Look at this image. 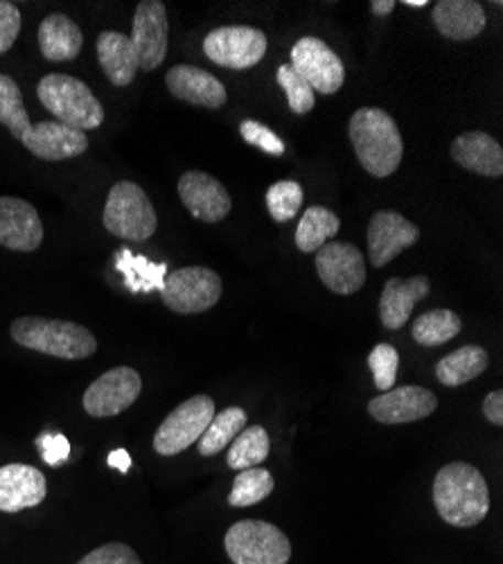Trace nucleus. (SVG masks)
<instances>
[{"label":"nucleus","instance_id":"obj_1","mask_svg":"<svg viewBox=\"0 0 503 564\" xmlns=\"http://www.w3.org/2000/svg\"><path fill=\"white\" fill-rule=\"evenodd\" d=\"M436 512L453 529H472L490 512V490L485 477L470 463L445 465L434 479Z\"/></svg>","mask_w":503,"mask_h":564},{"label":"nucleus","instance_id":"obj_2","mask_svg":"<svg viewBox=\"0 0 503 564\" xmlns=\"http://www.w3.org/2000/svg\"><path fill=\"white\" fill-rule=\"evenodd\" d=\"M350 140L361 167L378 176H391L404 156L402 133L395 120L375 107H363L354 111L350 120Z\"/></svg>","mask_w":503,"mask_h":564},{"label":"nucleus","instance_id":"obj_3","mask_svg":"<svg viewBox=\"0 0 503 564\" xmlns=\"http://www.w3.org/2000/svg\"><path fill=\"white\" fill-rule=\"evenodd\" d=\"M10 333L12 339L28 350H36L41 355H51L68 361L86 359L98 350L94 333L73 321L21 316L12 323Z\"/></svg>","mask_w":503,"mask_h":564},{"label":"nucleus","instance_id":"obj_4","mask_svg":"<svg viewBox=\"0 0 503 564\" xmlns=\"http://www.w3.org/2000/svg\"><path fill=\"white\" fill-rule=\"evenodd\" d=\"M36 96L41 105L57 118V122L77 131L98 129L105 122L102 102L81 79L70 75H45L36 86Z\"/></svg>","mask_w":503,"mask_h":564},{"label":"nucleus","instance_id":"obj_5","mask_svg":"<svg viewBox=\"0 0 503 564\" xmlns=\"http://www.w3.org/2000/svg\"><path fill=\"white\" fill-rule=\"evenodd\" d=\"M105 228L127 242H145L158 228V217L141 185L120 181L105 206Z\"/></svg>","mask_w":503,"mask_h":564},{"label":"nucleus","instance_id":"obj_6","mask_svg":"<svg viewBox=\"0 0 503 564\" xmlns=\"http://www.w3.org/2000/svg\"><path fill=\"white\" fill-rule=\"evenodd\" d=\"M223 546L233 564H287L292 560L289 538L262 520L233 524L223 538Z\"/></svg>","mask_w":503,"mask_h":564},{"label":"nucleus","instance_id":"obj_7","mask_svg":"<svg viewBox=\"0 0 503 564\" xmlns=\"http://www.w3.org/2000/svg\"><path fill=\"white\" fill-rule=\"evenodd\" d=\"M161 299L176 314H201L219 303L221 278L208 267H183L165 278Z\"/></svg>","mask_w":503,"mask_h":564},{"label":"nucleus","instance_id":"obj_8","mask_svg":"<svg viewBox=\"0 0 503 564\" xmlns=\"http://www.w3.org/2000/svg\"><path fill=\"white\" fill-rule=\"evenodd\" d=\"M215 402L208 395H195L178 404L156 430L154 449L161 456H176L190 445L199 443L215 417Z\"/></svg>","mask_w":503,"mask_h":564},{"label":"nucleus","instance_id":"obj_9","mask_svg":"<svg viewBox=\"0 0 503 564\" xmlns=\"http://www.w3.org/2000/svg\"><path fill=\"white\" fill-rule=\"evenodd\" d=\"M206 57L223 68L247 70L266 55L264 32L247 25H226L212 30L204 41Z\"/></svg>","mask_w":503,"mask_h":564},{"label":"nucleus","instance_id":"obj_10","mask_svg":"<svg viewBox=\"0 0 503 564\" xmlns=\"http://www.w3.org/2000/svg\"><path fill=\"white\" fill-rule=\"evenodd\" d=\"M292 68L311 86L314 93H324V96H332L346 79L343 62L326 41L316 36H305L294 45Z\"/></svg>","mask_w":503,"mask_h":564},{"label":"nucleus","instance_id":"obj_11","mask_svg":"<svg viewBox=\"0 0 503 564\" xmlns=\"http://www.w3.org/2000/svg\"><path fill=\"white\" fill-rule=\"evenodd\" d=\"M143 391L141 375L129 366H118L90 384L84 393V409L94 417H113L127 411Z\"/></svg>","mask_w":503,"mask_h":564},{"label":"nucleus","instance_id":"obj_12","mask_svg":"<svg viewBox=\"0 0 503 564\" xmlns=\"http://www.w3.org/2000/svg\"><path fill=\"white\" fill-rule=\"evenodd\" d=\"M316 271L324 285L339 296L357 294L365 282L363 256L350 242H328L318 249Z\"/></svg>","mask_w":503,"mask_h":564},{"label":"nucleus","instance_id":"obj_13","mask_svg":"<svg viewBox=\"0 0 503 564\" xmlns=\"http://www.w3.org/2000/svg\"><path fill=\"white\" fill-rule=\"evenodd\" d=\"M131 45L139 57V68L145 73L156 70L167 55V12L158 0H143L135 8Z\"/></svg>","mask_w":503,"mask_h":564},{"label":"nucleus","instance_id":"obj_14","mask_svg":"<svg viewBox=\"0 0 503 564\" xmlns=\"http://www.w3.org/2000/svg\"><path fill=\"white\" fill-rule=\"evenodd\" d=\"M420 240V228L393 210H380L369 224V256L373 267L382 269L404 249Z\"/></svg>","mask_w":503,"mask_h":564},{"label":"nucleus","instance_id":"obj_15","mask_svg":"<svg viewBox=\"0 0 503 564\" xmlns=\"http://www.w3.org/2000/svg\"><path fill=\"white\" fill-rule=\"evenodd\" d=\"M178 197L190 215L206 224L221 221L233 208L231 195L210 174L193 170L178 178Z\"/></svg>","mask_w":503,"mask_h":564},{"label":"nucleus","instance_id":"obj_16","mask_svg":"<svg viewBox=\"0 0 503 564\" xmlns=\"http://www.w3.org/2000/svg\"><path fill=\"white\" fill-rule=\"evenodd\" d=\"M436 409V395L423 387H397L369 402V413L382 425H408L429 417Z\"/></svg>","mask_w":503,"mask_h":564},{"label":"nucleus","instance_id":"obj_17","mask_svg":"<svg viewBox=\"0 0 503 564\" xmlns=\"http://www.w3.org/2000/svg\"><path fill=\"white\" fill-rule=\"evenodd\" d=\"M21 143L41 161H66L81 156L88 150V138L84 131L66 127L57 120L32 124L21 138Z\"/></svg>","mask_w":503,"mask_h":564},{"label":"nucleus","instance_id":"obj_18","mask_svg":"<svg viewBox=\"0 0 503 564\" xmlns=\"http://www.w3.org/2000/svg\"><path fill=\"white\" fill-rule=\"evenodd\" d=\"M43 242V224L32 204L17 197H0V245L30 253Z\"/></svg>","mask_w":503,"mask_h":564},{"label":"nucleus","instance_id":"obj_19","mask_svg":"<svg viewBox=\"0 0 503 564\" xmlns=\"http://www.w3.org/2000/svg\"><path fill=\"white\" fill-rule=\"evenodd\" d=\"M48 495V484L41 469L23 463L0 467V510L21 512L39 506Z\"/></svg>","mask_w":503,"mask_h":564},{"label":"nucleus","instance_id":"obj_20","mask_svg":"<svg viewBox=\"0 0 503 564\" xmlns=\"http://www.w3.org/2000/svg\"><path fill=\"white\" fill-rule=\"evenodd\" d=\"M165 84L174 98L206 109H221L226 105V86L210 73L178 64L165 75Z\"/></svg>","mask_w":503,"mask_h":564},{"label":"nucleus","instance_id":"obj_21","mask_svg":"<svg viewBox=\"0 0 503 564\" xmlns=\"http://www.w3.org/2000/svg\"><path fill=\"white\" fill-rule=\"evenodd\" d=\"M429 280L425 275H416L411 280L391 278L380 299V318L386 330H400L414 314V307L427 299Z\"/></svg>","mask_w":503,"mask_h":564},{"label":"nucleus","instance_id":"obj_22","mask_svg":"<svg viewBox=\"0 0 503 564\" xmlns=\"http://www.w3.org/2000/svg\"><path fill=\"white\" fill-rule=\"evenodd\" d=\"M451 156L463 170L499 178L503 174V150L490 133L468 131L453 140Z\"/></svg>","mask_w":503,"mask_h":564},{"label":"nucleus","instance_id":"obj_23","mask_svg":"<svg viewBox=\"0 0 503 564\" xmlns=\"http://www.w3.org/2000/svg\"><path fill=\"white\" fill-rule=\"evenodd\" d=\"M436 30L451 41H472L485 30V10L474 0H440L434 8Z\"/></svg>","mask_w":503,"mask_h":564},{"label":"nucleus","instance_id":"obj_24","mask_svg":"<svg viewBox=\"0 0 503 564\" xmlns=\"http://www.w3.org/2000/svg\"><path fill=\"white\" fill-rule=\"evenodd\" d=\"M81 30L66 14H51L39 25V48L48 62H73L81 53Z\"/></svg>","mask_w":503,"mask_h":564},{"label":"nucleus","instance_id":"obj_25","mask_svg":"<svg viewBox=\"0 0 503 564\" xmlns=\"http://www.w3.org/2000/svg\"><path fill=\"white\" fill-rule=\"evenodd\" d=\"M98 59L113 86H129L139 70V57L122 32L107 30L98 36Z\"/></svg>","mask_w":503,"mask_h":564},{"label":"nucleus","instance_id":"obj_26","mask_svg":"<svg viewBox=\"0 0 503 564\" xmlns=\"http://www.w3.org/2000/svg\"><path fill=\"white\" fill-rule=\"evenodd\" d=\"M490 366V355L481 346H463L459 350H453L445 355L436 364V378L442 387H463L472 382L474 378Z\"/></svg>","mask_w":503,"mask_h":564},{"label":"nucleus","instance_id":"obj_27","mask_svg":"<svg viewBox=\"0 0 503 564\" xmlns=\"http://www.w3.org/2000/svg\"><path fill=\"white\" fill-rule=\"evenodd\" d=\"M116 269L124 275V285L133 292H154L163 290V282L167 278L165 262H152L145 256H133L129 249H120L116 253Z\"/></svg>","mask_w":503,"mask_h":564},{"label":"nucleus","instance_id":"obj_28","mask_svg":"<svg viewBox=\"0 0 503 564\" xmlns=\"http://www.w3.org/2000/svg\"><path fill=\"white\" fill-rule=\"evenodd\" d=\"M339 217L321 206H309L296 228V247L303 253H316L339 232Z\"/></svg>","mask_w":503,"mask_h":564},{"label":"nucleus","instance_id":"obj_29","mask_svg":"<svg viewBox=\"0 0 503 564\" xmlns=\"http://www.w3.org/2000/svg\"><path fill=\"white\" fill-rule=\"evenodd\" d=\"M247 422H249L247 411L240 406H228L215 413L208 430L199 438V454L206 458L217 456L221 449H226L240 436V432L247 427Z\"/></svg>","mask_w":503,"mask_h":564},{"label":"nucleus","instance_id":"obj_30","mask_svg":"<svg viewBox=\"0 0 503 564\" xmlns=\"http://www.w3.org/2000/svg\"><path fill=\"white\" fill-rule=\"evenodd\" d=\"M461 327H463V323H461L459 314H453L449 310H431L416 318L414 333L411 335H414L418 346L436 348V346L451 341L453 337H459Z\"/></svg>","mask_w":503,"mask_h":564},{"label":"nucleus","instance_id":"obj_31","mask_svg":"<svg viewBox=\"0 0 503 564\" xmlns=\"http://www.w3.org/2000/svg\"><path fill=\"white\" fill-rule=\"evenodd\" d=\"M271 452V441L264 427L253 425L244 427L240 436L231 443V449H228V467L236 469V473H242V469L258 467L262 460L269 458Z\"/></svg>","mask_w":503,"mask_h":564},{"label":"nucleus","instance_id":"obj_32","mask_svg":"<svg viewBox=\"0 0 503 564\" xmlns=\"http://www.w3.org/2000/svg\"><path fill=\"white\" fill-rule=\"evenodd\" d=\"M273 488H276V481H273L269 469L264 467L242 469V473L236 477L231 495H228V503L233 508L255 506L264 501L273 492Z\"/></svg>","mask_w":503,"mask_h":564},{"label":"nucleus","instance_id":"obj_33","mask_svg":"<svg viewBox=\"0 0 503 564\" xmlns=\"http://www.w3.org/2000/svg\"><path fill=\"white\" fill-rule=\"evenodd\" d=\"M0 124L8 127L14 138H23L25 131L32 127L30 116L23 107V96L19 84L8 77L0 75Z\"/></svg>","mask_w":503,"mask_h":564},{"label":"nucleus","instance_id":"obj_34","mask_svg":"<svg viewBox=\"0 0 503 564\" xmlns=\"http://www.w3.org/2000/svg\"><path fill=\"white\" fill-rule=\"evenodd\" d=\"M303 206V187L296 181H278L266 191L269 215L285 224L292 221Z\"/></svg>","mask_w":503,"mask_h":564},{"label":"nucleus","instance_id":"obj_35","mask_svg":"<svg viewBox=\"0 0 503 564\" xmlns=\"http://www.w3.org/2000/svg\"><path fill=\"white\" fill-rule=\"evenodd\" d=\"M278 84L283 86V90L287 93V100H289V107L296 116H305L314 109L316 105V98H314V90L311 86L292 68V64H283L278 68V75H276Z\"/></svg>","mask_w":503,"mask_h":564},{"label":"nucleus","instance_id":"obj_36","mask_svg":"<svg viewBox=\"0 0 503 564\" xmlns=\"http://www.w3.org/2000/svg\"><path fill=\"white\" fill-rule=\"evenodd\" d=\"M369 366L373 370L375 387L386 393L395 387L397 380V368H400V355L391 344H380L373 348L369 357Z\"/></svg>","mask_w":503,"mask_h":564},{"label":"nucleus","instance_id":"obj_37","mask_svg":"<svg viewBox=\"0 0 503 564\" xmlns=\"http://www.w3.org/2000/svg\"><path fill=\"white\" fill-rule=\"evenodd\" d=\"M240 133L247 140L249 145L262 150L264 154L271 156H283L285 154V143L278 138V133H273L266 124L255 122V120H244L240 124Z\"/></svg>","mask_w":503,"mask_h":564},{"label":"nucleus","instance_id":"obj_38","mask_svg":"<svg viewBox=\"0 0 503 564\" xmlns=\"http://www.w3.org/2000/svg\"><path fill=\"white\" fill-rule=\"evenodd\" d=\"M77 564H143V562L131 546L111 542L86 553Z\"/></svg>","mask_w":503,"mask_h":564},{"label":"nucleus","instance_id":"obj_39","mask_svg":"<svg viewBox=\"0 0 503 564\" xmlns=\"http://www.w3.org/2000/svg\"><path fill=\"white\" fill-rule=\"evenodd\" d=\"M21 32V12L14 3L0 0V55H6Z\"/></svg>","mask_w":503,"mask_h":564},{"label":"nucleus","instance_id":"obj_40","mask_svg":"<svg viewBox=\"0 0 503 564\" xmlns=\"http://www.w3.org/2000/svg\"><path fill=\"white\" fill-rule=\"evenodd\" d=\"M36 443H39V447L43 452V460L48 463V465H53V467L64 465L68 460V456H70V443L62 434H57V436L55 434H43Z\"/></svg>","mask_w":503,"mask_h":564},{"label":"nucleus","instance_id":"obj_41","mask_svg":"<svg viewBox=\"0 0 503 564\" xmlns=\"http://www.w3.org/2000/svg\"><path fill=\"white\" fill-rule=\"evenodd\" d=\"M483 415L492 425L501 427L503 425V391H492L485 400H483Z\"/></svg>","mask_w":503,"mask_h":564},{"label":"nucleus","instance_id":"obj_42","mask_svg":"<svg viewBox=\"0 0 503 564\" xmlns=\"http://www.w3.org/2000/svg\"><path fill=\"white\" fill-rule=\"evenodd\" d=\"M109 465L116 467V469H120V473H129V467H131V456H129V452H127V449H116V452H111V454H109Z\"/></svg>","mask_w":503,"mask_h":564},{"label":"nucleus","instance_id":"obj_43","mask_svg":"<svg viewBox=\"0 0 503 564\" xmlns=\"http://www.w3.org/2000/svg\"><path fill=\"white\" fill-rule=\"evenodd\" d=\"M371 8H373V12L378 17H386V14H391L395 10V0H373Z\"/></svg>","mask_w":503,"mask_h":564},{"label":"nucleus","instance_id":"obj_44","mask_svg":"<svg viewBox=\"0 0 503 564\" xmlns=\"http://www.w3.org/2000/svg\"><path fill=\"white\" fill-rule=\"evenodd\" d=\"M406 8H427V0H404Z\"/></svg>","mask_w":503,"mask_h":564}]
</instances>
